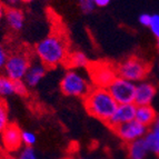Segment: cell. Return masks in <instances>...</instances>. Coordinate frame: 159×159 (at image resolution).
<instances>
[{"label": "cell", "mask_w": 159, "mask_h": 159, "mask_svg": "<svg viewBox=\"0 0 159 159\" xmlns=\"http://www.w3.org/2000/svg\"><path fill=\"white\" fill-rule=\"evenodd\" d=\"M34 53L48 69L55 68L64 65L69 53L68 41L62 32L53 31L36 43Z\"/></svg>", "instance_id": "cell-1"}, {"label": "cell", "mask_w": 159, "mask_h": 159, "mask_svg": "<svg viewBox=\"0 0 159 159\" xmlns=\"http://www.w3.org/2000/svg\"><path fill=\"white\" fill-rule=\"evenodd\" d=\"M84 106L90 116L107 124L118 103L112 98L107 88L93 87L84 97Z\"/></svg>", "instance_id": "cell-2"}, {"label": "cell", "mask_w": 159, "mask_h": 159, "mask_svg": "<svg viewBox=\"0 0 159 159\" xmlns=\"http://www.w3.org/2000/svg\"><path fill=\"white\" fill-rule=\"evenodd\" d=\"M91 89V86L81 74L69 69L60 80V90L65 96L84 98Z\"/></svg>", "instance_id": "cell-3"}, {"label": "cell", "mask_w": 159, "mask_h": 159, "mask_svg": "<svg viewBox=\"0 0 159 159\" xmlns=\"http://www.w3.org/2000/svg\"><path fill=\"white\" fill-rule=\"evenodd\" d=\"M117 76L125 78L130 81H143L150 71V65L139 57H130L116 67Z\"/></svg>", "instance_id": "cell-4"}, {"label": "cell", "mask_w": 159, "mask_h": 159, "mask_svg": "<svg viewBox=\"0 0 159 159\" xmlns=\"http://www.w3.org/2000/svg\"><path fill=\"white\" fill-rule=\"evenodd\" d=\"M89 71V79L93 87L108 88L112 80L117 77L116 66L107 61H95L87 67Z\"/></svg>", "instance_id": "cell-5"}, {"label": "cell", "mask_w": 159, "mask_h": 159, "mask_svg": "<svg viewBox=\"0 0 159 159\" xmlns=\"http://www.w3.org/2000/svg\"><path fill=\"white\" fill-rule=\"evenodd\" d=\"M31 58L28 53L17 51L9 55L8 60L5 65V75L13 81L24 80L27 70L31 64Z\"/></svg>", "instance_id": "cell-6"}, {"label": "cell", "mask_w": 159, "mask_h": 159, "mask_svg": "<svg viewBox=\"0 0 159 159\" xmlns=\"http://www.w3.org/2000/svg\"><path fill=\"white\" fill-rule=\"evenodd\" d=\"M107 89L118 105L134 103L136 91L135 82L117 76Z\"/></svg>", "instance_id": "cell-7"}, {"label": "cell", "mask_w": 159, "mask_h": 159, "mask_svg": "<svg viewBox=\"0 0 159 159\" xmlns=\"http://www.w3.org/2000/svg\"><path fill=\"white\" fill-rule=\"evenodd\" d=\"M112 130L124 143H129L134 140H137L139 138L145 137L148 133L149 128L141 125L140 122H138L136 119H134L131 121L122 124V125L114 128Z\"/></svg>", "instance_id": "cell-8"}, {"label": "cell", "mask_w": 159, "mask_h": 159, "mask_svg": "<svg viewBox=\"0 0 159 159\" xmlns=\"http://www.w3.org/2000/svg\"><path fill=\"white\" fill-rule=\"evenodd\" d=\"M22 130L18 127L16 124H9L6 129L0 134L1 137V143L5 149L6 152H16L22 148L24 143H22L21 138Z\"/></svg>", "instance_id": "cell-9"}, {"label": "cell", "mask_w": 159, "mask_h": 159, "mask_svg": "<svg viewBox=\"0 0 159 159\" xmlns=\"http://www.w3.org/2000/svg\"><path fill=\"white\" fill-rule=\"evenodd\" d=\"M136 105L135 103H125V105H118L110 117V119L108 120L107 125L111 129L118 127V126L129 122L131 120L135 119V114H136Z\"/></svg>", "instance_id": "cell-10"}, {"label": "cell", "mask_w": 159, "mask_h": 159, "mask_svg": "<svg viewBox=\"0 0 159 159\" xmlns=\"http://www.w3.org/2000/svg\"><path fill=\"white\" fill-rule=\"evenodd\" d=\"M157 93V88L154 84L149 81H139L136 84L135 100L134 103L136 106H145L151 105Z\"/></svg>", "instance_id": "cell-11"}, {"label": "cell", "mask_w": 159, "mask_h": 159, "mask_svg": "<svg viewBox=\"0 0 159 159\" xmlns=\"http://www.w3.org/2000/svg\"><path fill=\"white\" fill-rule=\"evenodd\" d=\"M47 70L48 68L41 61H31L29 68L27 70L26 76L24 78V82L27 85V87L29 88L37 87L47 75Z\"/></svg>", "instance_id": "cell-12"}, {"label": "cell", "mask_w": 159, "mask_h": 159, "mask_svg": "<svg viewBox=\"0 0 159 159\" xmlns=\"http://www.w3.org/2000/svg\"><path fill=\"white\" fill-rule=\"evenodd\" d=\"M5 19L12 31H20L25 26V15L22 10L18 7H10L6 8L5 10Z\"/></svg>", "instance_id": "cell-13"}, {"label": "cell", "mask_w": 159, "mask_h": 159, "mask_svg": "<svg viewBox=\"0 0 159 159\" xmlns=\"http://www.w3.org/2000/svg\"><path fill=\"white\" fill-rule=\"evenodd\" d=\"M127 145L129 159H146V157L150 152V149H149L145 137L139 138L137 140L131 141Z\"/></svg>", "instance_id": "cell-14"}, {"label": "cell", "mask_w": 159, "mask_h": 159, "mask_svg": "<svg viewBox=\"0 0 159 159\" xmlns=\"http://www.w3.org/2000/svg\"><path fill=\"white\" fill-rule=\"evenodd\" d=\"M156 110L151 105H145V106H137L136 107V114H135V119L138 122H140L141 125L146 126V127H150L157 119Z\"/></svg>", "instance_id": "cell-15"}, {"label": "cell", "mask_w": 159, "mask_h": 159, "mask_svg": "<svg viewBox=\"0 0 159 159\" xmlns=\"http://www.w3.org/2000/svg\"><path fill=\"white\" fill-rule=\"evenodd\" d=\"M89 59L86 56V53H84L80 50H75V51H69L68 56H67L66 60L64 62V66L67 69H79V68H87L89 66Z\"/></svg>", "instance_id": "cell-16"}, {"label": "cell", "mask_w": 159, "mask_h": 159, "mask_svg": "<svg viewBox=\"0 0 159 159\" xmlns=\"http://www.w3.org/2000/svg\"><path fill=\"white\" fill-rule=\"evenodd\" d=\"M145 139L151 152H154L156 156H159V116L157 117L154 124L149 127Z\"/></svg>", "instance_id": "cell-17"}, {"label": "cell", "mask_w": 159, "mask_h": 159, "mask_svg": "<svg viewBox=\"0 0 159 159\" xmlns=\"http://www.w3.org/2000/svg\"><path fill=\"white\" fill-rule=\"evenodd\" d=\"M13 95H16V81L6 75H0V98L5 99Z\"/></svg>", "instance_id": "cell-18"}, {"label": "cell", "mask_w": 159, "mask_h": 159, "mask_svg": "<svg viewBox=\"0 0 159 159\" xmlns=\"http://www.w3.org/2000/svg\"><path fill=\"white\" fill-rule=\"evenodd\" d=\"M9 108L5 99L0 98V134L9 125Z\"/></svg>", "instance_id": "cell-19"}, {"label": "cell", "mask_w": 159, "mask_h": 159, "mask_svg": "<svg viewBox=\"0 0 159 159\" xmlns=\"http://www.w3.org/2000/svg\"><path fill=\"white\" fill-rule=\"evenodd\" d=\"M18 159H38V155L34 147L22 146V148L18 152Z\"/></svg>", "instance_id": "cell-20"}, {"label": "cell", "mask_w": 159, "mask_h": 159, "mask_svg": "<svg viewBox=\"0 0 159 159\" xmlns=\"http://www.w3.org/2000/svg\"><path fill=\"white\" fill-rule=\"evenodd\" d=\"M21 138H22V143H24V146L32 147L34 145H36V143H37V136H36L34 133L30 131V130H22Z\"/></svg>", "instance_id": "cell-21"}, {"label": "cell", "mask_w": 159, "mask_h": 159, "mask_svg": "<svg viewBox=\"0 0 159 159\" xmlns=\"http://www.w3.org/2000/svg\"><path fill=\"white\" fill-rule=\"evenodd\" d=\"M77 2L84 13H91L96 8L93 0H77Z\"/></svg>", "instance_id": "cell-22"}, {"label": "cell", "mask_w": 159, "mask_h": 159, "mask_svg": "<svg viewBox=\"0 0 159 159\" xmlns=\"http://www.w3.org/2000/svg\"><path fill=\"white\" fill-rule=\"evenodd\" d=\"M155 37L159 39V15H151V22L148 27Z\"/></svg>", "instance_id": "cell-23"}, {"label": "cell", "mask_w": 159, "mask_h": 159, "mask_svg": "<svg viewBox=\"0 0 159 159\" xmlns=\"http://www.w3.org/2000/svg\"><path fill=\"white\" fill-rule=\"evenodd\" d=\"M16 95L19 97H26L28 96V87L24 82V80L16 81Z\"/></svg>", "instance_id": "cell-24"}, {"label": "cell", "mask_w": 159, "mask_h": 159, "mask_svg": "<svg viewBox=\"0 0 159 159\" xmlns=\"http://www.w3.org/2000/svg\"><path fill=\"white\" fill-rule=\"evenodd\" d=\"M8 50L6 49V47L2 43H0V70H2L5 68V65L7 62V60H8Z\"/></svg>", "instance_id": "cell-25"}, {"label": "cell", "mask_w": 159, "mask_h": 159, "mask_svg": "<svg viewBox=\"0 0 159 159\" xmlns=\"http://www.w3.org/2000/svg\"><path fill=\"white\" fill-rule=\"evenodd\" d=\"M138 20H139V24L140 25H143L145 27H149V25L151 22V15H149V13H141L139 18H138Z\"/></svg>", "instance_id": "cell-26"}, {"label": "cell", "mask_w": 159, "mask_h": 159, "mask_svg": "<svg viewBox=\"0 0 159 159\" xmlns=\"http://www.w3.org/2000/svg\"><path fill=\"white\" fill-rule=\"evenodd\" d=\"M3 3L6 8H10V7H18V5L21 2V0H0Z\"/></svg>", "instance_id": "cell-27"}, {"label": "cell", "mask_w": 159, "mask_h": 159, "mask_svg": "<svg viewBox=\"0 0 159 159\" xmlns=\"http://www.w3.org/2000/svg\"><path fill=\"white\" fill-rule=\"evenodd\" d=\"M111 2V0H93V3H95L96 7H99V8H103V7H107L109 3Z\"/></svg>", "instance_id": "cell-28"}, {"label": "cell", "mask_w": 159, "mask_h": 159, "mask_svg": "<svg viewBox=\"0 0 159 159\" xmlns=\"http://www.w3.org/2000/svg\"><path fill=\"white\" fill-rule=\"evenodd\" d=\"M0 159H18L16 156H13L12 154H10V152H1L0 154Z\"/></svg>", "instance_id": "cell-29"}, {"label": "cell", "mask_w": 159, "mask_h": 159, "mask_svg": "<svg viewBox=\"0 0 159 159\" xmlns=\"http://www.w3.org/2000/svg\"><path fill=\"white\" fill-rule=\"evenodd\" d=\"M5 10H6V7L3 6V3L0 1V19L3 18V16H5Z\"/></svg>", "instance_id": "cell-30"}, {"label": "cell", "mask_w": 159, "mask_h": 159, "mask_svg": "<svg viewBox=\"0 0 159 159\" xmlns=\"http://www.w3.org/2000/svg\"><path fill=\"white\" fill-rule=\"evenodd\" d=\"M34 0H21V2H24V3H31V2H34Z\"/></svg>", "instance_id": "cell-31"}, {"label": "cell", "mask_w": 159, "mask_h": 159, "mask_svg": "<svg viewBox=\"0 0 159 159\" xmlns=\"http://www.w3.org/2000/svg\"><path fill=\"white\" fill-rule=\"evenodd\" d=\"M157 49H158V52H159V39L157 40Z\"/></svg>", "instance_id": "cell-32"}, {"label": "cell", "mask_w": 159, "mask_h": 159, "mask_svg": "<svg viewBox=\"0 0 159 159\" xmlns=\"http://www.w3.org/2000/svg\"><path fill=\"white\" fill-rule=\"evenodd\" d=\"M156 159H159V156H157V158Z\"/></svg>", "instance_id": "cell-33"}, {"label": "cell", "mask_w": 159, "mask_h": 159, "mask_svg": "<svg viewBox=\"0 0 159 159\" xmlns=\"http://www.w3.org/2000/svg\"><path fill=\"white\" fill-rule=\"evenodd\" d=\"M82 159H88V158H82Z\"/></svg>", "instance_id": "cell-34"}]
</instances>
